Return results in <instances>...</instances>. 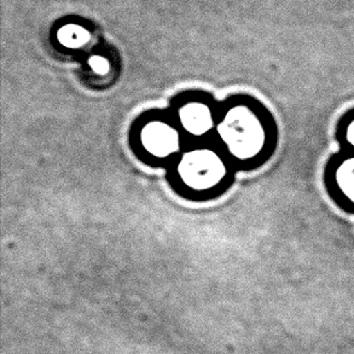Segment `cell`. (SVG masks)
Wrapping results in <instances>:
<instances>
[{
  "label": "cell",
  "mask_w": 354,
  "mask_h": 354,
  "mask_svg": "<svg viewBox=\"0 0 354 354\" xmlns=\"http://www.w3.org/2000/svg\"><path fill=\"white\" fill-rule=\"evenodd\" d=\"M221 138L236 158H253L265 144L261 121L245 106L231 109L219 126Z\"/></svg>",
  "instance_id": "6da1fadb"
},
{
  "label": "cell",
  "mask_w": 354,
  "mask_h": 354,
  "mask_svg": "<svg viewBox=\"0 0 354 354\" xmlns=\"http://www.w3.org/2000/svg\"><path fill=\"white\" fill-rule=\"evenodd\" d=\"M59 39L64 45L71 46V48H77L84 43H86L88 35L82 29L69 27V28L63 29L59 34Z\"/></svg>",
  "instance_id": "8992f818"
},
{
  "label": "cell",
  "mask_w": 354,
  "mask_h": 354,
  "mask_svg": "<svg viewBox=\"0 0 354 354\" xmlns=\"http://www.w3.org/2000/svg\"><path fill=\"white\" fill-rule=\"evenodd\" d=\"M142 142L149 153L158 158H165L177 151L179 145L177 132L162 122L147 124L142 131Z\"/></svg>",
  "instance_id": "3957f363"
},
{
  "label": "cell",
  "mask_w": 354,
  "mask_h": 354,
  "mask_svg": "<svg viewBox=\"0 0 354 354\" xmlns=\"http://www.w3.org/2000/svg\"><path fill=\"white\" fill-rule=\"evenodd\" d=\"M344 137L347 144L354 148V116L347 120L345 127H344Z\"/></svg>",
  "instance_id": "52a82bcc"
},
{
  "label": "cell",
  "mask_w": 354,
  "mask_h": 354,
  "mask_svg": "<svg viewBox=\"0 0 354 354\" xmlns=\"http://www.w3.org/2000/svg\"><path fill=\"white\" fill-rule=\"evenodd\" d=\"M180 121L190 133L201 136L211 129V111L200 103L187 104L180 111Z\"/></svg>",
  "instance_id": "277c9868"
},
{
  "label": "cell",
  "mask_w": 354,
  "mask_h": 354,
  "mask_svg": "<svg viewBox=\"0 0 354 354\" xmlns=\"http://www.w3.org/2000/svg\"><path fill=\"white\" fill-rule=\"evenodd\" d=\"M333 179L341 197L354 205V156H347L337 162Z\"/></svg>",
  "instance_id": "5b68a950"
},
{
  "label": "cell",
  "mask_w": 354,
  "mask_h": 354,
  "mask_svg": "<svg viewBox=\"0 0 354 354\" xmlns=\"http://www.w3.org/2000/svg\"><path fill=\"white\" fill-rule=\"evenodd\" d=\"M179 172L187 185L195 189H208L221 182L225 168L216 153L200 150L187 153L183 158Z\"/></svg>",
  "instance_id": "7a4b0ae2"
},
{
  "label": "cell",
  "mask_w": 354,
  "mask_h": 354,
  "mask_svg": "<svg viewBox=\"0 0 354 354\" xmlns=\"http://www.w3.org/2000/svg\"><path fill=\"white\" fill-rule=\"evenodd\" d=\"M90 66L95 72L100 73V74H104L108 72V62H106L104 58L102 57H92L90 61Z\"/></svg>",
  "instance_id": "ba28073f"
}]
</instances>
